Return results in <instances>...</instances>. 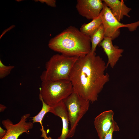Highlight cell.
<instances>
[{"mask_svg":"<svg viewBox=\"0 0 139 139\" xmlns=\"http://www.w3.org/2000/svg\"><path fill=\"white\" fill-rule=\"evenodd\" d=\"M6 131V130H4L0 127V139H2L5 136Z\"/></svg>","mask_w":139,"mask_h":139,"instance_id":"obj_19","label":"cell"},{"mask_svg":"<svg viewBox=\"0 0 139 139\" xmlns=\"http://www.w3.org/2000/svg\"><path fill=\"white\" fill-rule=\"evenodd\" d=\"M42 3H45L48 5L55 7H56V1L54 0H38Z\"/></svg>","mask_w":139,"mask_h":139,"instance_id":"obj_18","label":"cell"},{"mask_svg":"<svg viewBox=\"0 0 139 139\" xmlns=\"http://www.w3.org/2000/svg\"><path fill=\"white\" fill-rule=\"evenodd\" d=\"M112 40L110 38H104L99 45L102 47L107 56L108 61L106 64L107 67L109 65L111 67L113 68L119 58L122 57L124 50L119 48L117 46H114Z\"/></svg>","mask_w":139,"mask_h":139,"instance_id":"obj_10","label":"cell"},{"mask_svg":"<svg viewBox=\"0 0 139 139\" xmlns=\"http://www.w3.org/2000/svg\"><path fill=\"white\" fill-rule=\"evenodd\" d=\"M14 67L13 65H5L0 59V79H3L8 75Z\"/></svg>","mask_w":139,"mask_h":139,"instance_id":"obj_16","label":"cell"},{"mask_svg":"<svg viewBox=\"0 0 139 139\" xmlns=\"http://www.w3.org/2000/svg\"><path fill=\"white\" fill-rule=\"evenodd\" d=\"M30 114H26L22 116L19 122L14 124L9 119L2 121V122L6 130V133L2 139H18L19 136L25 133L28 134L29 130L33 127V123L31 121L27 122Z\"/></svg>","mask_w":139,"mask_h":139,"instance_id":"obj_7","label":"cell"},{"mask_svg":"<svg viewBox=\"0 0 139 139\" xmlns=\"http://www.w3.org/2000/svg\"><path fill=\"white\" fill-rule=\"evenodd\" d=\"M110 9L116 18L119 21L123 19L124 16L130 18L128 14L132 10L127 7L123 0H102Z\"/></svg>","mask_w":139,"mask_h":139,"instance_id":"obj_12","label":"cell"},{"mask_svg":"<svg viewBox=\"0 0 139 139\" xmlns=\"http://www.w3.org/2000/svg\"><path fill=\"white\" fill-rule=\"evenodd\" d=\"M119 128L116 123L115 121L110 130L106 134L104 139H112V135L114 131H119Z\"/></svg>","mask_w":139,"mask_h":139,"instance_id":"obj_17","label":"cell"},{"mask_svg":"<svg viewBox=\"0 0 139 139\" xmlns=\"http://www.w3.org/2000/svg\"><path fill=\"white\" fill-rule=\"evenodd\" d=\"M67 112L70 128L67 138L74 135L80 120L89 109L90 102L73 91L62 101Z\"/></svg>","mask_w":139,"mask_h":139,"instance_id":"obj_5","label":"cell"},{"mask_svg":"<svg viewBox=\"0 0 139 139\" xmlns=\"http://www.w3.org/2000/svg\"><path fill=\"white\" fill-rule=\"evenodd\" d=\"M101 0H77L76 8L79 14L88 20L98 17L102 10L103 3Z\"/></svg>","mask_w":139,"mask_h":139,"instance_id":"obj_8","label":"cell"},{"mask_svg":"<svg viewBox=\"0 0 139 139\" xmlns=\"http://www.w3.org/2000/svg\"><path fill=\"white\" fill-rule=\"evenodd\" d=\"M102 24V21L101 12L98 17L92 20L89 23L82 24L80 30L84 34L90 37Z\"/></svg>","mask_w":139,"mask_h":139,"instance_id":"obj_13","label":"cell"},{"mask_svg":"<svg viewBox=\"0 0 139 139\" xmlns=\"http://www.w3.org/2000/svg\"><path fill=\"white\" fill-rule=\"evenodd\" d=\"M103 9L101 13L104 30V38L109 37L112 40L117 38L120 33V28L126 27L131 31L135 30L139 26V21L125 24L119 21L112 14L110 9L103 2Z\"/></svg>","mask_w":139,"mask_h":139,"instance_id":"obj_6","label":"cell"},{"mask_svg":"<svg viewBox=\"0 0 139 139\" xmlns=\"http://www.w3.org/2000/svg\"><path fill=\"white\" fill-rule=\"evenodd\" d=\"M39 98L42 103L41 109L38 114L32 118V119L31 120H32L33 123L38 122L40 124L41 127L40 130L42 132L41 136L44 137L45 139H51V138H49L47 136L46 131L44 130L42 124V121L45 115L47 112H49L50 107L44 102L42 98L40 95H39Z\"/></svg>","mask_w":139,"mask_h":139,"instance_id":"obj_14","label":"cell"},{"mask_svg":"<svg viewBox=\"0 0 139 139\" xmlns=\"http://www.w3.org/2000/svg\"><path fill=\"white\" fill-rule=\"evenodd\" d=\"M107 68L104 60L95 52L79 57L69 75L73 91L90 102L97 101L110 80L109 74L105 73Z\"/></svg>","mask_w":139,"mask_h":139,"instance_id":"obj_1","label":"cell"},{"mask_svg":"<svg viewBox=\"0 0 139 139\" xmlns=\"http://www.w3.org/2000/svg\"><path fill=\"white\" fill-rule=\"evenodd\" d=\"M79 57L57 54L45 64V70L40 76L42 82L69 80L73 67Z\"/></svg>","mask_w":139,"mask_h":139,"instance_id":"obj_3","label":"cell"},{"mask_svg":"<svg viewBox=\"0 0 139 139\" xmlns=\"http://www.w3.org/2000/svg\"><path fill=\"white\" fill-rule=\"evenodd\" d=\"M49 112L60 117L62 123V132L58 139H66L67 138L70 129L68 128L69 119L67 112L63 101L50 106Z\"/></svg>","mask_w":139,"mask_h":139,"instance_id":"obj_11","label":"cell"},{"mask_svg":"<svg viewBox=\"0 0 139 139\" xmlns=\"http://www.w3.org/2000/svg\"><path fill=\"white\" fill-rule=\"evenodd\" d=\"M104 35V30L102 24L90 36L91 44V52H95L97 46L103 39Z\"/></svg>","mask_w":139,"mask_h":139,"instance_id":"obj_15","label":"cell"},{"mask_svg":"<svg viewBox=\"0 0 139 139\" xmlns=\"http://www.w3.org/2000/svg\"><path fill=\"white\" fill-rule=\"evenodd\" d=\"M114 115L113 111L110 110L101 113L95 118L94 125L99 139H104L112 127L115 121Z\"/></svg>","mask_w":139,"mask_h":139,"instance_id":"obj_9","label":"cell"},{"mask_svg":"<svg viewBox=\"0 0 139 139\" xmlns=\"http://www.w3.org/2000/svg\"><path fill=\"white\" fill-rule=\"evenodd\" d=\"M6 107L5 106L2 104H0V112H2L6 108Z\"/></svg>","mask_w":139,"mask_h":139,"instance_id":"obj_20","label":"cell"},{"mask_svg":"<svg viewBox=\"0 0 139 139\" xmlns=\"http://www.w3.org/2000/svg\"><path fill=\"white\" fill-rule=\"evenodd\" d=\"M39 95L44 102L50 106L62 101L73 91L69 80L42 82Z\"/></svg>","mask_w":139,"mask_h":139,"instance_id":"obj_4","label":"cell"},{"mask_svg":"<svg viewBox=\"0 0 139 139\" xmlns=\"http://www.w3.org/2000/svg\"><path fill=\"white\" fill-rule=\"evenodd\" d=\"M48 46L53 51L70 57L84 56L91 51L90 37L70 26L51 38Z\"/></svg>","mask_w":139,"mask_h":139,"instance_id":"obj_2","label":"cell"}]
</instances>
